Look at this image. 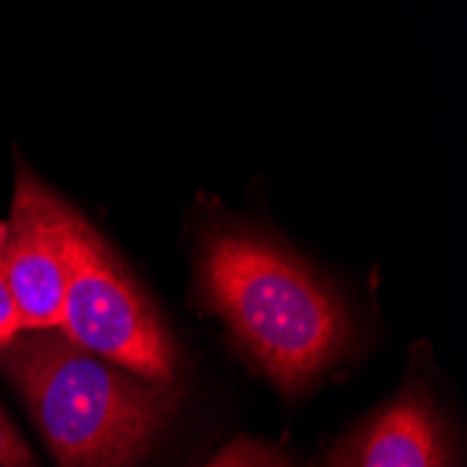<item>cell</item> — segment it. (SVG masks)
<instances>
[{
	"label": "cell",
	"instance_id": "obj_1",
	"mask_svg": "<svg viewBox=\"0 0 467 467\" xmlns=\"http://www.w3.org/2000/svg\"><path fill=\"white\" fill-rule=\"evenodd\" d=\"M196 296L285 398L308 392L356 348L345 296L252 227L224 222L199 235Z\"/></svg>",
	"mask_w": 467,
	"mask_h": 467
},
{
	"label": "cell",
	"instance_id": "obj_2",
	"mask_svg": "<svg viewBox=\"0 0 467 467\" xmlns=\"http://www.w3.org/2000/svg\"><path fill=\"white\" fill-rule=\"evenodd\" d=\"M57 467H138L180 406V387L146 380L59 330H20L0 348Z\"/></svg>",
	"mask_w": 467,
	"mask_h": 467
},
{
	"label": "cell",
	"instance_id": "obj_3",
	"mask_svg": "<svg viewBox=\"0 0 467 467\" xmlns=\"http://www.w3.org/2000/svg\"><path fill=\"white\" fill-rule=\"evenodd\" d=\"M59 330L88 353L146 380L171 384L177 372L174 338L151 300L81 216L70 233V277Z\"/></svg>",
	"mask_w": 467,
	"mask_h": 467
},
{
	"label": "cell",
	"instance_id": "obj_4",
	"mask_svg": "<svg viewBox=\"0 0 467 467\" xmlns=\"http://www.w3.org/2000/svg\"><path fill=\"white\" fill-rule=\"evenodd\" d=\"M76 216L31 168H17L12 213L0 224V275L12 291L23 330H51L62 322Z\"/></svg>",
	"mask_w": 467,
	"mask_h": 467
},
{
	"label": "cell",
	"instance_id": "obj_5",
	"mask_svg": "<svg viewBox=\"0 0 467 467\" xmlns=\"http://www.w3.org/2000/svg\"><path fill=\"white\" fill-rule=\"evenodd\" d=\"M319 467H451L440 409L426 387L409 384L336 442Z\"/></svg>",
	"mask_w": 467,
	"mask_h": 467
},
{
	"label": "cell",
	"instance_id": "obj_6",
	"mask_svg": "<svg viewBox=\"0 0 467 467\" xmlns=\"http://www.w3.org/2000/svg\"><path fill=\"white\" fill-rule=\"evenodd\" d=\"M207 467H291V459L277 445H269L264 440L238 437L224 451H219L216 459Z\"/></svg>",
	"mask_w": 467,
	"mask_h": 467
},
{
	"label": "cell",
	"instance_id": "obj_7",
	"mask_svg": "<svg viewBox=\"0 0 467 467\" xmlns=\"http://www.w3.org/2000/svg\"><path fill=\"white\" fill-rule=\"evenodd\" d=\"M0 467H36L28 445L0 409Z\"/></svg>",
	"mask_w": 467,
	"mask_h": 467
},
{
	"label": "cell",
	"instance_id": "obj_8",
	"mask_svg": "<svg viewBox=\"0 0 467 467\" xmlns=\"http://www.w3.org/2000/svg\"><path fill=\"white\" fill-rule=\"evenodd\" d=\"M20 330H23V322H20V314L15 308L12 291H9L4 275H0V348L9 345Z\"/></svg>",
	"mask_w": 467,
	"mask_h": 467
}]
</instances>
